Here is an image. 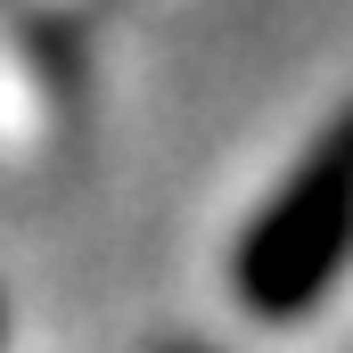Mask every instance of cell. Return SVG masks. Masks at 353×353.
I'll list each match as a JSON object with an SVG mask.
<instances>
[{"mask_svg": "<svg viewBox=\"0 0 353 353\" xmlns=\"http://www.w3.org/2000/svg\"><path fill=\"white\" fill-rule=\"evenodd\" d=\"M345 263H353V107L304 148V165L247 222L230 255V288L255 321H304Z\"/></svg>", "mask_w": 353, "mask_h": 353, "instance_id": "cell-1", "label": "cell"}]
</instances>
